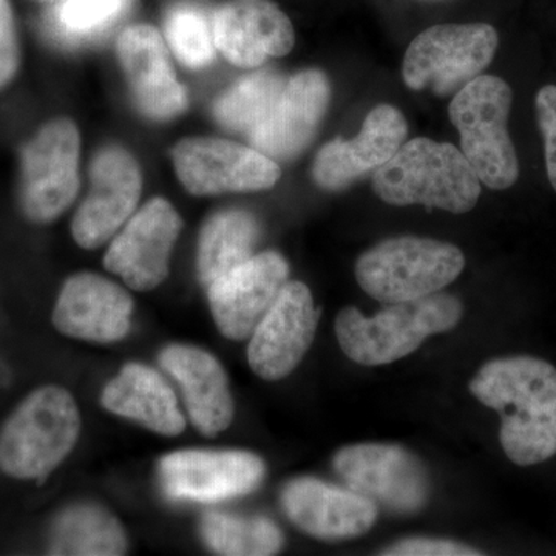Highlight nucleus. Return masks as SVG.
Segmentation results:
<instances>
[{"label":"nucleus","instance_id":"1","mask_svg":"<svg viewBox=\"0 0 556 556\" xmlns=\"http://www.w3.org/2000/svg\"><path fill=\"white\" fill-rule=\"evenodd\" d=\"M470 391L501 415L508 459L533 466L556 453V369L541 358H496L479 369Z\"/></svg>","mask_w":556,"mask_h":556},{"label":"nucleus","instance_id":"5","mask_svg":"<svg viewBox=\"0 0 556 556\" xmlns=\"http://www.w3.org/2000/svg\"><path fill=\"white\" fill-rule=\"evenodd\" d=\"M511 102L514 91L506 80L489 75L468 83L450 102L460 152L489 189L511 188L519 177L517 149L507 127Z\"/></svg>","mask_w":556,"mask_h":556},{"label":"nucleus","instance_id":"7","mask_svg":"<svg viewBox=\"0 0 556 556\" xmlns=\"http://www.w3.org/2000/svg\"><path fill=\"white\" fill-rule=\"evenodd\" d=\"M500 36L489 24H442L413 39L402 64L405 86L455 97L495 58Z\"/></svg>","mask_w":556,"mask_h":556},{"label":"nucleus","instance_id":"32","mask_svg":"<svg viewBox=\"0 0 556 556\" xmlns=\"http://www.w3.org/2000/svg\"><path fill=\"white\" fill-rule=\"evenodd\" d=\"M386 556H478L481 552L475 548L464 546V544L453 543L445 540H426V538H415V540H405L394 546L386 548L382 552Z\"/></svg>","mask_w":556,"mask_h":556},{"label":"nucleus","instance_id":"24","mask_svg":"<svg viewBox=\"0 0 556 556\" xmlns=\"http://www.w3.org/2000/svg\"><path fill=\"white\" fill-rule=\"evenodd\" d=\"M262 228L244 208H225L212 215L201 228L197 248V270L201 285L225 276L255 255Z\"/></svg>","mask_w":556,"mask_h":556},{"label":"nucleus","instance_id":"18","mask_svg":"<svg viewBox=\"0 0 556 556\" xmlns=\"http://www.w3.org/2000/svg\"><path fill=\"white\" fill-rule=\"evenodd\" d=\"M116 58L126 76L131 100L146 118L167 123L188 109V93L177 79L166 39L153 25L124 28Z\"/></svg>","mask_w":556,"mask_h":556},{"label":"nucleus","instance_id":"29","mask_svg":"<svg viewBox=\"0 0 556 556\" xmlns=\"http://www.w3.org/2000/svg\"><path fill=\"white\" fill-rule=\"evenodd\" d=\"M126 5L127 0H62L58 25L70 35H89L118 20Z\"/></svg>","mask_w":556,"mask_h":556},{"label":"nucleus","instance_id":"6","mask_svg":"<svg viewBox=\"0 0 556 556\" xmlns=\"http://www.w3.org/2000/svg\"><path fill=\"white\" fill-rule=\"evenodd\" d=\"M464 268L466 257L455 244L405 236L380 241L362 254L356 278L369 298L390 305L437 294Z\"/></svg>","mask_w":556,"mask_h":556},{"label":"nucleus","instance_id":"3","mask_svg":"<svg viewBox=\"0 0 556 556\" xmlns=\"http://www.w3.org/2000/svg\"><path fill=\"white\" fill-rule=\"evenodd\" d=\"M463 313V303L455 295L441 292L412 302L390 303L371 317L348 306L336 318V336L351 361L378 367L415 353L430 336L452 331Z\"/></svg>","mask_w":556,"mask_h":556},{"label":"nucleus","instance_id":"20","mask_svg":"<svg viewBox=\"0 0 556 556\" xmlns=\"http://www.w3.org/2000/svg\"><path fill=\"white\" fill-rule=\"evenodd\" d=\"M135 303L115 281L93 273L67 278L53 311V325L67 338L94 343L126 339Z\"/></svg>","mask_w":556,"mask_h":556},{"label":"nucleus","instance_id":"21","mask_svg":"<svg viewBox=\"0 0 556 556\" xmlns=\"http://www.w3.org/2000/svg\"><path fill=\"white\" fill-rule=\"evenodd\" d=\"M281 508L289 521L306 535L325 541L365 535L378 519L375 501L356 490L328 484L316 478H298L281 489Z\"/></svg>","mask_w":556,"mask_h":556},{"label":"nucleus","instance_id":"14","mask_svg":"<svg viewBox=\"0 0 556 556\" xmlns=\"http://www.w3.org/2000/svg\"><path fill=\"white\" fill-rule=\"evenodd\" d=\"M331 97V83L321 70L295 73L247 135L249 146L277 163L298 159L320 130Z\"/></svg>","mask_w":556,"mask_h":556},{"label":"nucleus","instance_id":"9","mask_svg":"<svg viewBox=\"0 0 556 556\" xmlns=\"http://www.w3.org/2000/svg\"><path fill=\"white\" fill-rule=\"evenodd\" d=\"M175 174L195 197L273 189L281 178L277 161L252 146L214 137L185 138L172 150Z\"/></svg>","mask_w":556,"mask_h":556},{"label":"nucleus","instance_id":"30","mask_svg":"<svg viewBox=\"0 0 556 556\" xmlns=\"http://www.w3.org/2000/svg\"><path fill=\"white\" fill-rule=\"evenodd\" d=\"M535 109L544 139L547 177L556 192V86H546L538 91Z\"/></svg>","mask_w":556,"mask_h":556},{"label":"nucleus","instance_id":"33","mask_svg":"<svg viewBox=\"0 0 556 556\" xmlns=\"http://www.w3.org/2000/svg\"><path fill=\"white\" fill-rule=\"evenodd\" d=\"M38 2L51 3V2H58V0H38Z\"/></svg>","mask_w":556,"mask_h":556},{"label":"nucleus","instance_id":"19","mask_svg":"<svg viewBox=\"0 0 556 556\" xmlns=\"http://www.w3.org/2000/svg\"><path fill=\"white\" fill-rule=\"evenodd\" d=\"M211 21L217 51L236 67H262L295 46L294 25L273 0H226Z\"/></svg>","mask_w":556,"mask_h":556},{"label":"nucleus","instance_id":"4","mask_svg":"<svg viewBox=\"0 0 556 556\" xmlns=\"http://www.w3.org/2000/svg\"><path fill=\"white\" fill-rule=\"evenodd\" d=\"M79 433L75 397L62 387H40L0 430V470L11 478L42 481L73 452Z\"/></svg>","mask_w":556,"mask_h":556},{"label":"nucleus","instance_id":"28","mask_svg":"<svg viewBox=\"0 0 556 556\" xmlns=\"http://www.w3.org/2000/svg\"><path fill=\"white\" fill-rule=\"evenodd\" d=\"M164 39L174 56L190 70L208 67L217 54L211 17L189 3L174 7L167 13Z\"/></svg>","mask_w":556,"mask_h":556},{"label":"nucleus","instance_id":"26","mask_svg":"<svg viewBox=\"0 0 556 556\" xmlns=\"http://www.w3.org/2000/svg\"><path fill=\"white\" fill-rule=\"evenodd\" d=\"M200 535L214 554L269 556L283 547V533L265 517H236L208 511L201 518Z\"/></svg>","mask_w":556,"mask_h":556},{"label":"nucleus","instance_id":"11","mask_svg":"<svg viewBox=\"0 0 556 556\" xmlns=\"http://www.w3.org/2000/svg\"><path fill=\"white\" fill-rule=\"evenodd\" d=\"M89 178V193L72 219V236L90 251L112 240L137 212L142 172L129 150L108 144L91 159Z\"/></svg>","mask_w":556,"mask_h":556},{"label":"nucleus","instance_id":"31","mask_svg":"<svg viewBox=\"0 0 556 556\" xmlns=\"http://www.w3.org/2000/svg\"><path fill=\"white\" fill-rule=\"evenodd\" d=\"M20 68V42L10 0H0V89Z\"/></svg>","mask_w":556,"mask_h":556},{"label":"nucleus","instance_id":"12","mask_svg":"<svg viewBox=\"0 0 556 556\" xmlns=\"http://www.w3.org/2000/svg\"><path fill=\"white\" fill-rule=\"evenodd\" d=\"M332 466L350 489L394 514H416L430 496L426 467L399 445H350L339 450Z\"/></svg>","mask_w":556,"mask_h":556},{"label":"nucleus","instance_id":"25","mask_svg":"<svg viewBox=\"0 0 556 556\" xmlns=\"http://www.w3.org/2000/svg\"><path fill=\"white\" fill-rule=\"evenodd\" d=\"M127 547L129 541L118 518L98 504H72L51 522L50 555L119 556Z\"/></svg>","mask_w":556,"mask_h":556},{"label":"nucleus","instance_id":"2","mask_svg":"<svg viewBox=\"0 0 556 556\" xmlns=\"http://www.w3.org/2000/svg\"><path fill=\"white\" fill-rule=\"evenodd\" d=\"M371 182L376 195L391 206L420 204L466 214L481 197V181L460 149L430 138L405 141Z\"/></svg>","mask_w":556,"mask_h":556},{"label":"nucleus","instance_id":"27","mask_svg":"<svg viewBox=\"0 0 556 556\" xmlns=\"http://www.w3.org/2000/svg\"><path fill=\"white\" fill-rule=\"evenodd\" d=\"M287 79L273 70H262L237 80L214 102L215 121L223 129L248 135L263 118Z\"/></svg>","mask_w":556,"mask_h":556},{"label":"nucleus","instance_id":"22","mask_svg":"<svg viewBox=\"0 0 556 556\" xmlns=\"http://www.w3.org/2000/svg\"><path fill=\"white\" fill-rule=\"evenodd\" d=\"M160 367L181 390L190 422L204 437L228 430L233 420L229 379L218 358L199 346L172 343L159 356Z\"/></svg>","mask_w":556,"mask_h":556},{"label":"nucleus","instance_id":"17","mask_svg":"<svg viewBox=\"0 0 556 556\" xmlns=\"http://www.w3.org/2000/svg\"><path fill=\"white\" fill-rule=\"evenodd\" d=\"M288 278L289 265L283 255L265 251L212 281L206 292L218 331L237 342L251 338Z\"/></svg>","mask_w":556,"mask_h":556},{"label":"nucleus","instance_id":"15","mask_svg":"<svg viewBox=\"0 0 556 556\" xmlns=\"http://www.w3.org/2000/svg\"><path fill=\"white\" fill-rule=\"evenodd\" d=\"M320 309L309 288L288 281L249 338L248 362L263 380L288 378L313 345Z\"/></svg>","mask_w":556,"mask_h":556},{"label":"nucleus","instance_id":"13","mask_svg":"<svg viewBox=\"0 0 556 556\" xmlns=\"http://www.w3.org/2000/svg\"><path fill=\"white\" fill-rule=\"evenodd\" d=\"M182 219L169 201L155 197L119 229L104 255L109 273L134 291H152L170 273V257Z\"/></svg>","mask_w":556,"mask_h":556},{"label":"nucleus","instance_id":"8","mask_svg":"<svg viewBox=\"0 0 556 556\" xmlns=\"http://www.w3.org/2000/svg\"><path fill=\"white\" fill-rule=\"evenodd\" d=\"M80 135L72 119L50 121L22 152L21 204L36 223L61 217L78 197Z\"/></svg>","mask_w":556,"mask_h":556},{"label":"nucleus","instance_id":"10","mask_svg":"<svg viewBox=\"0 0 556 556\" xmlns=\"http://www.w3.org/2000/svg\"><path fill=\"white\" fill-rule=\"evenodd\" d=\"M265 473L262 457L243 450H181L159 464L161 489L177 503L215 504L249 495Z\"/></svg>","mask_w":556,"mask_h":556},{"label":"nucleus","instance_id":"16","mask_svg":"<svg viewBox=\"0 0 556 556\" xmlns=\"http://www.w3.org/2000/svg\"><path fill=\"white\" fill-rule=\"evenodd\" d=\"M407 137L408 124L401 110L376 105L357 137L336 138L318 150L311 170L314 182L327 192H342L386 166Z\"/></svg>","mask_w":556,"mask_h":556},{"label":"nucleus","instance_id":"23","mask_svg":"<svg viewBox=\"0 0 556 556\" xmlns=\"http://www.w3.org/2000/svg\"><path fill=\"white\" fill-rule=\"evenodd\" d=\"M102 407L161 437H178L186 420L174 388L156 369L142 364L121 368L101 394Z\"/></svg>","mask_w":556,"mask_h":556}]
</instances>
